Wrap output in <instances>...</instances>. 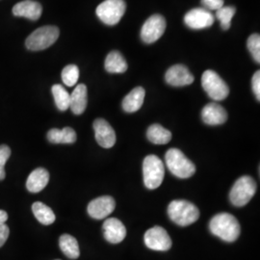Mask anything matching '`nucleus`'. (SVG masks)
Returning a JSON list of instances; mask_svg holds the SVG:
<instances>
[{
  "label": "nucleus",
  "instance_id": "393cba45",
  "mask_svg": "<svg viewBox=\"0 0 260 260\" xmlns=\"http://www.w3.org/2000/svg\"><path fill=\"white\" fill-rule=\"evenodd\" d=\"M32 211L38 221L45 225H49L55 222V214L52 209L41 202L33 204Z\"/></svg>",
  "mask_w": 260,
  "mask_h": 260
},
{
  "label": "nucleus",
  "instance_id": "dca6fc26",
  "mask_svg": "<svg viewBox=\"0 0 260 260\" xmlns=\"http://www.w3.org/2000/svg\"><path fill=\"white\" fill-rule=\"evenodd\" d=\"M202 119L208 125H220L228 120V113L222 105L216 103H208L202 111Z\"/></svg>",
  "mask_w": 260,
  "mask_h": 260
},
{
  "label": "nucleus",
  "instance_id": "bb28decb",
  "mask_svg": "<svg viewBox=\"0 0 260 260\" xmlns=\"http://www.w3.org/2000/svg\"><path fill=\"white\" fill-rule=\"evenodd\" d=\"M236 9L233 6H223L217 10L216 18L221 21V27L223 30H229L232 25V19L235 15Z\"/></svg>",
  "mask_w": 260,
  "mask_h": 260
},
{
  "label": "nucleus",
  "instance_id": "a211bd4d",
  "mask_svg": "<svg viewBox=\"0 0 260 260\" xmlns=\"http://www.w3.org/2000/svg\"><path fill=\"white\" fill-rule=\"evenodd\" d=\"M49 181V174L46 169L38 168L27 178L26 188L30 193H39L46 188Z\"/></svg>",
  "mask_w": 260,
  "mask_h": 260
},
{
  "label": "nucleus",
  "instance_id": "f03ea898",
  "mask_svg": "<svg viewBox=\"0 0 260 260\" xmlns=\"http://www.w3.org/2000/svg\"><path fill=\"white\" fill-rule=\"evenodd\" d=\"M168 215L174 223L180 226H187L199 220L200 210L188 201L177 200L168 206Z\"/></svg>",
  "mask_w": 260,
  "mask_h": 260
},
{
  "label": "nucleus",
  "instance_id": "2eb2a0df",
  "mask_svg": "<svg viewBox=\"0 0 260 260\" xmlns=\"http://www.w3.org/2000/svg\"><path fill=\"white\" fill-rule=\"evenodd\" d=\"M104 238L112 244L121 243L126 236V229L120 220L109 218L103 223Z\"/></svg>",
  "mask_w": 260,
  "mask_h": 260
},
{
  "label": "nucleus",
  "instance_id": "0eeeda50",
  "mask_svg": "<svg viewBox=\"0 0 260 260\" xmlns=\"http://www.w3.org/2000/svg\"><path fill=\"white\" fill-rule=\"evenodd\" d=\"M202 85L206 93L215 102H221L228 98L230 88L220 75L214 71L207 70L202 76Z\"/></svg>",
  "mask_w": 260,
  "mask_h": 260
},
{
  "label": "nucleus",
  "instance_id": "9b49d317",
  "mask_svg": "<svg viewBox=\"0 0 260 260\" xmlns=\"http://www.w3.org/2000/svg\"><path fill=\"white\" fill-rule=\"evenodd\" d=\"M213 15L205 8H196L189 11L184 17V22L188 27L195 30L210 27L214 23Z\"/></svg>",
  "mask_w": 260,
  "mask_h": 260
},
{
  "label": "nucleus",
  "instance_id": "1a4fd4ad",
  "mask_svg": "<svg viewBox=\"0 0 260 260\" xmlns=\"http://www.w3.org/2000/svg\"><path fill=\"white\" fill-rule=\"evenodd\" d=\"M166 20L161 15H152L146 20L141 29V38L146 44H153L164 34Z\"/></svg>",
  "mask_w": 260,
  "mask_h": 260
},
{
  "label": "nucleus",
  "instance_id": "f704fd0d",
  "mask_svg": "<svg viewBox=\"0 0 260 260\" xmlns=\"http://www.w3.org/2000/svg\"><path fill=\"white\" fill-rule=\"evenodd\" d=\"M57 260H59V259H57Z\"/></svg>",
  "mask_w": 260,
  "mask_h": 260
},
{
  "label": "nucleus",
  "instance_id": "412c9836",
  "mask_svg": "<svg viewBox=\"0 0 260 260\" xmlns=\"http://www.w3.org/2000/svg\"><path fill=\"white\" fill-rule=\"evenodd\" d=\"M105 70L110 74H123L127 70V63L119 51H111L105 59Z\"/></svg>",
  "mask_w": 260,
  "mask_h": 260
},
{
  "label": "nucleus",
  "instance_id": "f3484780",
  "mask_svg": "<svg viewBox=\"0 0 260 260\" xmlns=\"http://www.w3.org/2000/svg\"><path fill=\"white\" fill-rule=\"evenodd\" d=\"M43 13L42 5L33 0H24L13 7V14L16 17H22L31 20H38Z\"/></svg>",
  "mask_w": 260,
  "mask_h": 260
},
{
  "label": "nucleus",
  "instance_id": "c756f323",
  "mask_svg": "<svg viewBox=\"0 0 260 260\" xmlns=\"http://www.w3.org/2000/svg\"><path fill=\"white\" fill-rule=\"evenodd\" d=\"M11 155V149L6 145L0 146V180H3L6 177L5 164Z\"/></svg>",
  "mask_w": 260,
  "mask_h": 260
},
{
  "label": "nucleus",
  "instance_id": "c85d7f7f",
  "mask_svg": "<svg viewBox=\"0 0 260 260\" xmlns=\"http://www.w3.org/2000/svg\"><path fill=\"white\" fill-rule=\"evenodd\" d=\"M247 47L250 50L253 60L259 64L260 63V36L259 34H252L248 38Z\"/></svg>",
  "mask_w": 260,
  "mask_h": 260
},
{
  "label": "nucleus",
  "instance_id": "a878e982",
  "mask_svg": "<svg viewBox=\"0 0 260 260\" xmlns=\"http://www.w3.org/2000/svg\"><path fill=\"white\" fill-rule=\"evenodd\" d=\"M52 94L55 101L56 106L60 111H66L70 108V101H71V94L68 93L65 88L60 85L56 84L52 86Z\"/></svg>",
  "mask_w": 260,
  "mask_h": 260
},
{
  "label": "nucleus",
  "instance_id": "7c9ffc66",
  "mask_svg": "<svg viewBox=\"0 0 260 260\" xmlns=\"http://www.w3.org/2000/svg\"><path fill=\"white\" fill-rule=\"evenodd\" d=\"M251 87H252V91L255 94L257 101H260V72L257 71L251 79Z\"/></svg>",
  "mask_w": 260,
  "mask_h": 260
},
{
  "label": "nucleus",
  "instance_id": "cd10ccee",
  "mask_svg": "<svg viewBox=\"0 0 260 260\" xmlns=\"http://www.w3.org/2000/svg\"><path fill=\"white\" fill-rule=\"evenodd\" d=\"M79 78V69L75 65H69L62 71V80L68 87H73Z\"/></svg>",
  "mask_w": 260,
  "mask_h": 260
},
{
  "label": "nucleus",
  "instance_id": "20e7f679",
  "mask_svg": "<svg viewBox=\"0 0 260 260\" xmlns=\"http://www.w3.org/2000/svg\"><path fill=\"white\" fill-rule=\"evenodd\" d=\"M143 176L144 183L149 190H154L162 184L165 169L160 158L150 154L144 159L143 162Z\"/></svg>",
  "mask_w": 260,
  "mask_h": 260
},
{
  "label": "nucleus",
  "instance_id": "f257e3e1",
  "mask_svg": "<svg viewBox=\"0 0 260 260\" xmlns=\"http://www.w3.org/2000/svg\"><path fill=\"white\" fill-rule=\"evenodd\" d=\"M209 230L215 236L230 243L236 241L241 233L238 220L230 213L215 215L209 223Z\"/></svg>",
  "mask_w": 260,
  "mask_h": 260
},
{
  "label": "nucleus",
  "instance_id": "423d86ee",
  "mask_svg": "<svg viewBox=\"0 0 260 260\" xmlns=\"http://www.w3.org/2000/svg\"><path fill=\"white\" fill-rule=\"evenodd\" d=\"M60 31L56 26H43L38 28L25 41V46L29 50L39 51L51 47L59 38Z\"/></svg>",
  "mask_w": 260,
  "mask_h": 260
},
{
  "label": "nucleus",
  "instance_id": "72a5a7b5",
  "mask_svg": "<svg viewBox=\"0 0 260 260\" xmlns=\"http://www.w3.org/2000/svg\"><path fill=\"white\" fill-rule=\"evenodd\" d=\"M8 220V214L4 210H0V225L3 223H6Z\"/></svg>",
  "mask_w": 260,
  "mask_h": 260
},
{
  "label": "nucleus",
  "instance_id": "4be33fe9",
  "mask_svg": "<svg viewBox=\"0 0 260 260\" xmlns=\"http://www.w3.org/2000/svg\"><path fill=\"white\" fill-rule=\"evenodd\" d=\"M47 140L52 144H74L76 141V133L72 127L52 128L47 132Z\"/></svg>",
  "mask_w": 260,
  "mask_h": 260
},
{
  "label": "nucleus",
  "instance_id": "473e14b6",
  "mask_svg": "<svg viewBox=\"0 0 260 260\" xmlns=\"http://www.w3.org/2000/svg\"><path fill=\"white\" fill-rule=\"evenodd\" d=\"M10 230L7 224L3 223L0 225V248L5 244L9 237Z\"/></svg>",
  "mask_w": 260,
  "mask_h": 260
},
{
  "label": "nucleus",
  "instance_id": "2f4dec72",
  "mask_svg": "<svg viewBox=\"0 0 260 260\" xmlns=\"http://www.w3.org/2000/svg\"><path fill=\"white\" fill-rule=\"evenodd\" d=\"M202 4L205 6V9L217 10L222 8L223 6V0H202Z\"/></svg>",
  "mask_w": 260,
  "mask_h": 260
},
{
  "label": "nucleus",
  "instance_id": "7ed1b4c3",
  "mask_svg": "<svg viewBox=\"0 0 260 260\" xmlns=\"http://www.w3.org/2000/svg\"><path fill=\"white\" fill-rule=\"evenodd\" d=\"M165 161L169 171L178 178H189L196 173L195 164L178 149H170L166 152Z\"/></svg>",
  "mask_w": 260,
  "mask_h": 260
},
{
  "label": "nucleus",
  "instance_id": "ddd939ff",
  "mask_svg": "<svg viewBox=\"0 0 260 260\" xmlns=\"http://www.w3.org/2000/svg\"><path fill=\"white\" fill-rule=\"evenodd\" d=\"M93 130L98 144L104 149H110L116 144V133L110 123L103 119L93 121Z\"/></svg>",
  "mask_w": 260,
  "mask_h": 260
},
{
  "label": "nucleus",
  "instance_id": "39448f33",
  "mask_svg": "<svg viewBox=\"0 0 260 260\" xmlns=\"http://www.w3.org/2000/svg\"><path fill=\"white\" fill-rule=\"evenodd\" d=\"M257 189L255 180L249 176H244L236 180L230 193L231 202L234 206L242 207L249 204Z\"/></svg>",
  "mask_w": 260,
  "mask_h": 260
},
{
  "label": "nucleus",
  "instance_id": "6e6552de",
  "mask_svg": "<svg viewBox=\"0 0 260 260\" xmlns=\"http://www.w3.org/2000/svg\"><path fill=\"white\" fill-rule=\"evenodd\" d=\"M126 11L123 0H105L96 8V16L107 25L117 24Z\"/></svg>",
  "mask_w": 260,
  "mask_h": 260
},
{
  "label": "nucleus",
  "instance_id": "4468645a",
  "mask_svg": "<svg viewBox=\"0 0 260 260\" xmlns=\"http://www.w3.org/2000/svg\"><path fill=\"white\" fill-rule=\"evenodd\" d=\"M194 75L184 65L171 67L165 75V80L169 85L174 87H183L194 82Z\"/></svg>",
  "mask_w": 260,
  "mask_h": 260
},
{
  "label": "nucleus",
  "instance_id": "5701e85b",
  "mask_svg": "<svg viewBox=\"0 0 260 260\" xmlns=\"http://www.w3.org/2000/svg\"><path fill=\"white\" fill-rule=\"evenodd\" d=\"M149 141L155 145H166L172 140V132L162 125L154 123L151 124L147 131Z\"/></svg>",
  "mask_w": 260,
  "mask_h": 260
},
{
  "label": "nucleus",
  "instance_id": "aec40b11",
  "mask_svg": "<svg viewBox=\"0 0 260 260\" xmlns=\"http://www.w3.org/2000/svg\"><path fill=\"white\" fill-rule=\"evenodd\" d=\"M146 95L143 87H136L122 101V109L127 113L138 111L142 107Z\"/></svg>",
  "mask_w": 260,
  "mask_h": 260
},
{
  "label": "nucleus",
  "instance_id": "6ab92c4d",
  "mask_svg": "<svg viewBox=\"0 0 260 260\" xmlns=\"http://www.w3.org/2000/svg\"><path fill=\"white\" fill-rule=\"evenodd\" d=\"M88 103V91L84 84H79L75 87L71 94L70 108L75 115H81L86 110Z\"/></svg>",
  "mask_w": 260,
  "mask_h": 260
},
{
  "label": "nucleus",
  "instance_id": "f8f14e48",
  "mask_svg": "<svg viewBox=\"0 0 260 260\" xmlns=\"http://www.w3.org/2000/svg\"><path fill=\"white\" fill-rule=\"evenodd\" d=\"M116 202L110 196H103L93 200L88 205V214L96 220H103L114 211Z\"/></svg>",
  "mask_w": 260,
  "mask_h": 260
},
{
  "label": "nucleus",
  "instance_id": "b1692460",
  "mask_svg": "<svg viewBox=\"0 0 260 260\" xmlns=\"http://www.w3.org/2000/svg\"><path fill=\"white\" fill-rule=\"evenodd\" d=\"M59 246L67 257L71 259H76L79 257V246L74 236L70 234H63L59 239Z\"/></svg>",
  "mask_w": 260,
  "mask_h": 260
},
{
  "label": "nucleus",
  "instance_id": "9d476101",
  "mask_svg": "<svg viewBox=\"0 0 260 260\" xmlns=\"http://www.w3.org/2000/svg\"><path fill=\"white\" fill-rule=\"evenodd\" d=\"M146 246L153 251H166L172 248V239L166 230L161 226H153L147 231L144 236Z\"/></svg>",
  "mask_w": 260,
  "mask_h": 260
}]
</instances>
